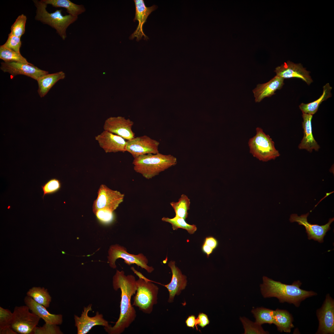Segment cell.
Listing matches in <instances>:
<instances>
[{
	"mask_svg": "<svg viewBox=\"0 0 334 334\" xmlns=\"http://www.w3.org/2000/svg\"><path fill=\"white\" fill-rule=\"evenodd\" d=\"M0 58L5 62H16L32 65L28 62L20 53L4 47L0 46Z\"/></svg>",
	"mask_w": 334,
	"mask_h": 334,
	"instance_id": "f546056e",
	"label": "cell"
},
{
	"mask_svg": "<svg viewBox=\"0 0 334 334\" xmlns=\"http://www.w3.org/2000/svg\"><path fill=\"white\" fill-rule=\"evenodd\" d=\"M323 88V93L318 99L307 104H300L299 108L302 113L313 115L317 112L322 102L332 96L331 91L332 88L328 83L324 86Z\"/></svg>",
	"mask_w": 334,
	"mask_h": 334,
	"instance_id": "d4e9b609",
	"label": "cell"
},
{
	"mask_svg": "<svg viewBox=\"0 0 334 334\" xmlns=\"http://www.w3.org/2000/svg\"><path fill=\"white\" fill-rule=\"evenodd\" d=\"M0 67L4 72H8L13 77L18 75H25L36 81L45 74L47 71L42 70L32 65L16 62H2Z\"/></svg>",
	"mask_w": 334,
	"mask_h": 334,
	"instance_id": "5bb4252c",
	"label": "cell"
},
{
	"mask_svg": "<svg viewBox=\"0 0 334 334\" xmlns=\"http://www.w3.org/2000/svg\"><path fill=\"white\" fill-rule=\"evenodd\" d=\"M284 79L276 75L268 82L258 84L253 90L255 102H259L265 97L275 94L277 90L282 88L284 84Z\"/></svg>",
	"mask_w": 334,
	"mask_h": 334,
	"instance_id": "7402d4cb",
	"label": "cell"
},
{
	"mask_svg": "<svg viewBox=\"0 0 334 334\" xmlns=\"http://www.w3.org/2000/svg\"><path fill=\"white\" fill-rule=\"evenodd\" d=\"M174 261H171L168 264L171 269L172 277L170 282L164 285L169 293L168 302H172L176 295H178L181 291L184 289L186 285L187 280L185 276L182 274L180 270L177 267Z\"/></svg>",
	"mask_w": 334,
	"mask_h": 334,
	"instance_id": "d6986e66",
	"label": "cell"
},
{
	"mask_svg": "<svg viewBox=\"0 0 334 334\" xmlns=\"http://www.w3.org/2000/svg\"><path fill=\"white\" fill-rule=\"evenodd\" d=\"M319 324L316 334L334 333V300L328 293L321 307L316 311Z\"/></svg>",
	"mask_w": 334,
	"mask_h": 334,
	"instance_id": "9c48e42d",
	"label": "cell"
},
{
	"mask_svg": "<svg viewBox=\"0 0 334 334\" xmlns=\"http://www.w3.org/2000/svg\"><path fill=\"white\" fill-rule=\"evenodd\" d=\"M136 280L134 276L126 275L123 271L117 270L113 276V289L115 291L120 289L121 291L120 313L118 320L113 326L110 325L104 327L108 334H121L135 320L136 311L131 304V299L136 292Z\"/></svg>",
	"mask_w": 334,
	"mask_h": 334,
	"instance_id": "6da1fadb",
	"label": "cell"
},
{
	"mask_svg": "<svg viewBox=\"0 0 334 334\" xmlns=\"http://www.w3.org/2000/svg\"><path fill=\"white\" fill-rule=\"evenodd\" d=\"M312 117V115L302 113V126L304 135L298 146L299 149H305L310 152L313 150L318 151L320 148L312 134L311 124Z\"/></svg>",
	"mask_w": 334,
	"mask_h": 334,
	"instance_id": "44dd1931",
	"label": "cell"
},
{
	"mask_svg": "<svg viewBox=\"0 0 334 334\" xmlns=\"http://www.w3.org/2000/svg\"><path fill=\"white\" fill-rule=\"evenodd\" d=\"M41 187L43 192L42 196L43 199L45 195L52 194L58 191L61 187V184L58 179L52 178L42 186Z\"/></svg>",
	"mask_w": 334,
	"mask_h": 334,
	"instance_id": "e575fe53",
	"label": "cell"
},
{
	"mask_svg": "<svg viewBox=\"0 0 334 334\" xmlns=\"http://www.w3.org/2000/svg\"><path fill=\"white\" fill-rule=\"evenodd\" d=\"M134 1L135 4V13L133 21L135 22L137 20L139 24L136 29L131 35L129 38L132 40L136 37V41H139L143 36L144 39L147 40L148 38L143 32V26L149 15L157 7L155 5L147 7L143 0H134Z\"/></svg>",
	"mask_w": 334,
	"mask_h": 334,
	"instance_id": "ac0fdd59",
	"label": "cell"
},
{
	"mask_svg": "<svg viewBox=\"0 0 334 334\" xmlns=\"http://www.w3.org/2000/svg\"><path fill=\"white\" fill-rule=\"evenodd\" d=\"M30 310L26 305L14 308L11 327L17 334H32L37 326L41 318Z\"/></svg>",
	"mask_w": 334,
	"mask_h": 334,
	"instance_id": "52a82bcc",
	"label": "cell"
},
{
	"mask_svg": "<svg viewBox=\"0 0 334 334\" xmlns=\"http://www.w3.org/2000/svg\"><path fill=\"white\" fill-rule=\"evenodd\" d=\"M240 319L241 322L244 330V334H267L269 333L267 331H265L261 325L256 323L253 322L246 318L240 317Z\"/></svg>",
	"mask_w": 334,
	"mask_h": 334,
	"instance_id": "1f68e13d",
	"label": "cell"
},
{
	"mask_svg": "<svg viewBox=\"0 0 334 334\" xmlns=\"http://www.w3.org/2000/svg\"><path fill=\"white\" fill-rule=\"evenodd\" d=\"M256 130L255 135L250 139L248 142L250 153L263 161L274 160L279 156L280 153L269 136L266 135L261 128L257 127Z\"/></svg>",
	"mask_w": 334,
	"mask_h": 334,
	"instance_id": "8992f818",
	"label": "cell"
},
{
	"mask_svg": "<svg viewBox=\"0 0 334 334\" xmlns=\"http://www.w3.org/2000/svg\"><path fill=\"white\" fill-rule=\"evenodd\" d=\"M100 147L106 153L125 152L126 141L116 134L104 130L95 137Z\"/></svg>",
	"mask_w": 334,
	"mask_h": 334,
	"instance_id": "e0dca14e",
	"label": "cell"
},
{
	"mask_svg": "<svg viewBox=\"0 0 334 334\" xmlns=\"http://www.w3.org/2000/svg\"><path fill=\"white\" fill-rule=\"evenodd\" d=\"M26 295L32 298L36 302L48 308L51 302L52 298L48 289L44 287H33L27 292Z\"/></svg>",
	"mask_w": 334,
	"mask_h": 334,
	"instance_id": "4316f807",
	"label": "cell"
},
{
	"mask_svg": "<svg viewBox=\"0 0 334 334\" xmlns=\"http://www.w3.org/2000/svg\"><path fill=\"white\" fill-rule=\"evenodd\" d=\"M24 302L32 312L42 319L45 323L60 325L63 322L61 314H52L45 307L36 302L32 298L26 295L24 299Z\"/></svg>",
	"mask_w": 334,
	"mask_h": 334,
	"instance_id": "ffe728a7",
	"label": "cell"
},
{
	"mask_svg": "<svg viewBox=\"0 0 334 334\" xmlns=\"http://www.w3.org/2000/svg\"><path fill=\"white\" fill-rule=\"evenodd\" d=\"M209 322L207 315L202 313H199L198 317L195 319V326L197 330V325H198L202 328H203L208 325Z\"/></svg>",
	"mask_w": 334,
	"mask_h": 334,
	"instance_id": "f35d334b",
	"label": "cell"
},
{
	"mask_svg": "<svg viewBox=\"0 0 334 334\" xmlns=\"http://www.w3.org/2000/svg\"><path fill=\"white\" fill-rule=\"evenodd\" d=\"M13 317V312L0 306V330L11 326Z\"/></svg>",
	"mask_w": 334,
	"mask_h": 334,
	"instance_id": "8d00e7d4",
	"label": "cell"
},
{
	"mask_svg": "<svg viewBox=\"0 0 334 334\" xmlns=\"http://www.w3.org/2000/svg\"><path fill=\"white\" fill-rule=\"evenodd\" d=\"M204 243L213 250L215 249L218 245V242L217 239L212 236L207 237L205 239Z\"/></svg>",
	"mask_w": 334,
	"mask_h": 334,
	"instance_id": "ab89813d",
	"label": "cell"
},
{
	"mask_svg": "<svg viewBox=\"0 0 334 334\" xmlns=\"http://www.w3.org/2000/svg\"><path fill=\"white\" fill-rule=\"evenodd\" d=\"M27 18L23 14L19 15L11 27V33L13 35L21 38L25 32V26Z\"/></svg>",
	"mask_w": 334,
	"mask_h": 334,
	"instance_id": "d6a6232c",
	"label": "cell"
},
{
	"mask_svg": "<svg viewBox=\"0 0 334 334\" xmlns=\"http://www.w3.org/2000/svg\"><path fill=\"white\" fill-rule=\"evenodd\" d=\"M159 144L157 140L144 135L127 140L125 149L135 158L141 155L159 153Z\"/></svg>",
	"mask_w": 334,
	"mask_h": 334,
	"instance_id": "8fae6325",
	"label": "cell"
},
{
	"mask_svg": "<svg viewBox=\"0 0 334 334\" xmlns=\"http://www.w3.org/2000/svg\"><path fill=\"white\" fill-rule=\"evenodd\" d=\"M195 317L192 315L189 316L185 321L187 327L194 328L195 326Z\"/></svg>",
	"mask_w": 334,
	"mask_h": 334,
	"instance_id": "60d3db41",
	"label": "cell"
},
{
	"mask_svg": "<svg viewBox=\"0 0 334 334\" xmlns=\"http://www.w3.org/2000/svg\"><path fill=\"white\" fill-rule=\"evenodd\" d=\"M183 218L176 216L172 218L164 217L162 218L163 221L171 224L174 230L182 228L186 230L190 234L194 233L197 229L196 225L189 224Z\"/></svg>",
	"mask_w": 334,
	"mask_h": 334,
	"instance_id": "4dcf8cb0",
	"label": "cell"
},
{
	"mask_svg": "<svg viewBox=\"0 0 334 334\" xmlns=\"http://www.w3.org/2000/svg\"><path fill=\"white\" fill-rule=\"evenodd\" d=\"M33 1L36 8L35 19L54 29L62 39L65 40L67 37V28L77 20L78 17L69 14L63 15L62 13V9L49 13L46 10V4L41 0H34Z\"/></svg>",
	"mask_w": 334,
	"mask_h": 334,
	"instance_id": "277c9868",
	"label": "cell"
},
{
	"mask_svg": "<svg viewBox=\"0 0 334 334\" xmlns=\"http://www.w3.org/2000/svg\"><path fill=\"white\" fill-rule=\"evenodd\" d=\"M95 214L100 221L105 223L111 222L113 219V212L107 209H99Z\"/></svg>",
	"mask_w": 334,
	"mask_h": 334,
	"instance_id": "74e56055",
	"label": "cell"
},
{
	"mask_svg": "<svg viewBox=\"0 0 334 334\" xmlns=\"http://www.w3.org/2000/svg\"><path fill=\"white\" fill-rule=\"evenodd\" d=\"M308 212L299 216L296 214L291 215L289 221L291 222H297L300 225L304 226L307 234L308 239H313L319 243L323 242V238L326 233L330 229V225L334 221V218L329 219L328 223L324 225H320L312 224L308 222L307 217L309 215Z\"/></svg>",
	"mask_w": 334,
	"mask_h": 334,
	"instance_id": "7c38bea8",
	"label": "cell"
},
{
	"mask_svg": "<svg viewBox=\"0 0 334 334\" xmlns=\"http://www.w3.org/2000/svg\"><path fill=\"white\" fill-rule=\"evenodd\" d=\"M135 270L139 278L136 280L137 289L132 305L138 307L144 313L151 314L153 306L157 303L159 288L140 273Z\"/></svg>",
	"mask_w": 334,
	"mask_h": 334,
	"instance_id": "5b68a950",
	"label": "cell"
},
{
	"mask_svg": "<svg viewBox=\"0 0 334 334\" xmlns=\"http://www.w3.org/2000/svg\"><path fill=\"white\" fill-rule=\"evenodd\" d=\"M47 4H50L55 7H62L66 9L69 15L78 17L85 12L86 8L83 5H78L69 0H41Z\"/></svg>",
	"mask_w": 334,
	"mask_h": 334,
	"instance_id": "484cf974",
	"label": "cell"
},
{
	"mask_svg": "<svg viewBox=\"0 0 334 334\" xmlns=\"http://www.w3.org/2000/svg\"><path fill=\"white\" fill-rule=\"evenodd\" d=\"M302 284L301 282L298 280L294 281L291 285L286 284L263 276V283L260 287L264 298H276L280 303L286 302L293 304L298 307L301 302L306 298L317 295L313 291L301 289Z\"/></svg>",
	"mask_w": 334,
	"mask_h": 334,
	"instance_id": "7a4b0ae2",
	"label": "cell"
},
{
	"mask_svg": "<svg viewBox=\"0 0 334 334\" xmlns=\"http://www.w3.org/2000/svg\"><path fill=\"white\" fill-rule=\"evenodd\" d=\"M190 199L186 195L182 194L178 202H172L170 204L173 209L175 216L181 217L186 220L188 215V211L190 209Z\"/></svg>",
	"mask_w": 334,
	"mask_h": 334,
	"instance_id": "83f0119b",
	"label": "cell"
},
{
	"mask_svg": "<svg viewBox=\"0 0 334 334\" xmlns=\"http://www.w3.org/2000/svg\"><path fill=\"white\" fill-rule=\"evenodd\" d=\"M0 334H17L12 328L11 326L6 327L0 330Z\"/></svg>",
	"mask_w": 334,
	"mask_h": 334,
	"instance_id": "b9f144b4",
	"label": "cell"
},
{
	"mask_svg": "<svg viewBox=\"0 0 334 334\" xmlns=\"http://www.w3.org/2000/svg\"><path fill=\"white\" fill-rule=\"evenodd\" d=\"M274 311L270 309L260 307L253 309L251 312L255 319V322L261 325L264 323H273Z\"/></svg>",
	"mask_w": 334,
	"mask_h": 334,
	"instance_id": "f1b7e54d",
	"label": "cell"
},
{
	"mask_svg": "<svg viewBox=\"0 0 334 334\" xmlns=\"http://www.w3.org/2000/svg\"><path fill=\"white\" fill-rule=\"evenodd\" d=\"M62 71L47 74L40 77L37 81L38 84V92L41 97H44L57 82L65 77Z\"/></svg>",
	"mask_w": 334,
	"mask_h": 334,
	"instance_id": "cb8c5ba5",
	"label": "cell"
},
{
	"mask_svg": "<svg viewBox=\"0 0 334 334\" xmlns=\"http://www.w3.org/2000/svg\"><path fill=\"white\" fill-rule=\"evenodd\" d=\"M133 124V122L129 119L122 117H110L105 121L103 129L128 140L135 137V134L132 130Z\"/></svg>",
	"mask_w": 334,
	"mask_h": 334,
	"instance_id": "9a60e30c",
	"label": "cell"
},
{
	"mask_svg": "<svg viewBox=\"0 0 334 334\" xmlns=\"http://www.w3.org/2000/svg\"><path fill=\"white\" fill-rule=\"evenodd\" d=\"M34 334H62L58 325L45 323L43 326H36L33 331Z\"/></svg>",
	"mask_w": 334,
	"mask_h": 334,
	"instance_id": "836d02e7",
	"label": "cell"
},
{
	"mask_svg": "<svg viewBox=\"0 0 334 334\" xmlns=\"http://www.w3.org/2000/svg\"><path fill=\"white\" fill-rule=\"evenodd\" d=\"M202 249L203 251L206 254L208 257H209L214 250L212 248L204 243L203 245Z\"/></svg>",
	"mask_w": 334,
	"mask_h": 334,
	"instance_id": "7bdbcfd3",
	"label": "cell"
},
{
	"mask_svg": "<svg viewBox=\"0 0 334 334\" xmlns=\"http://www.w3.org/2000/svg\"><path fill=\"white\" fill-rule=\"evenodd\" d=\"M124 197V194L119 191L112 190L106 186L101 185L98 190L97 198L93 204L94 213L101 209H107L113 212L123 201Z\"/></svg>",
	"mask_w": 334,
	"mask_h": 334,
	"instance_id": "30bf717a",
	"label": "cell"
},
{
	"mask_svg": "<svg viewBox=\"0 0 334 334\" xmlns=\"http://www.w3.org/2000/svg\"><path fill=\"white\" fill-rule=\"evenodd\" d=\"M92 305L90 304L87 307H84L80 317L74 315L75 325L77 328L78 334H87L95 326L107 327L110 325L108 322L103 318V315L98 311L94 316H89L88 313L92 310Z\"/></svg>",
	"mask_w": 334,
	"mask_h": 334,
	"instance_id": "4fadbf2b",
	"label": "cell"
},
{
	"mask_svg": "<svg viewBox=\"0 0 334 334\" xmlns=\"http://www.w3.org/2000/svg\"><path fill=\"white\" fill-rule=\"evenodd\" d=\"M120 258L123 259L127 265L135 264L144 269L148 273H151L154 270L152 267L148 265V259L142 253L132 254L128 253L124 246L117 244L111 246L108 250V262L111 268L113 269L116 268L115 262Z\"/></svg>",
	"mask_w": 334,
	"mask_h": 334,
	"instance_id": "ba28073f",
	"label": "cell"
},
{
	"mask_svg": "<svg viewBox=\"0 0 334 334\" xmlns=\"http://www.w3.org/2000/svg\"><path fill=\"white\" fill-rule=\"evenodd\" d=\"M276 75L284 79L297 78L302 79L308 85L313 81L309 75L310 72L303 67L301 63H295L289 61L284 62L276 68Z\"/></svg>",
	"mask_w": 334,
	"mask_h": 334,
	"instance_id": "2e32d148",
	"label": "cell"
},
{
	"mask_svg": "<svg viewBox=\"0 0 334 334\" xmlns=\"http://www.w3.org/2000/svg\"><path fill=\"white\" fill-rule=\"evenodd\" d=\"M292 315L287 310L279 309L274 310L273 323L279 332L290 333L294 327Z\"/></svg>",
	"mask_w": 334,
	"mask_h": 334,
	"instance_id": "603a6c76",
	"label": "cell"
},
{
	"mask_svg": "<svg viewBox=\"0 0 334 334\" xmlns=\"http://www.w3.org/2000/svg\"><path fill=\"white\" fill-rule=\"evenodd\" d=\"M132 164L134 169L149 179L177 164L176 157L170 154L164 155L159 152L141 155L134 158Z\"/></svg>",
	"mask_w": 334,
	"mask_h": 334,
	"instance_id": "3957f363",
	"label": "cell"
},
{
	"mask_svg": "<svg viewBox=\"0 0 334 334\" xmlns=\"http://www.w3.org/2000/svg\"><path fill=\"white\" fill-rule=\"evenodd\" d=\"M21 44L20 38L13 35L10 32L8 34L6 42L2 45L6 48L20 53V48Z\"/></svg>",
	"mask_w": 334,
	"mask_h": 334,
	"instance_id": "d590c367",
	"label": "cell"
}]
</instances>
